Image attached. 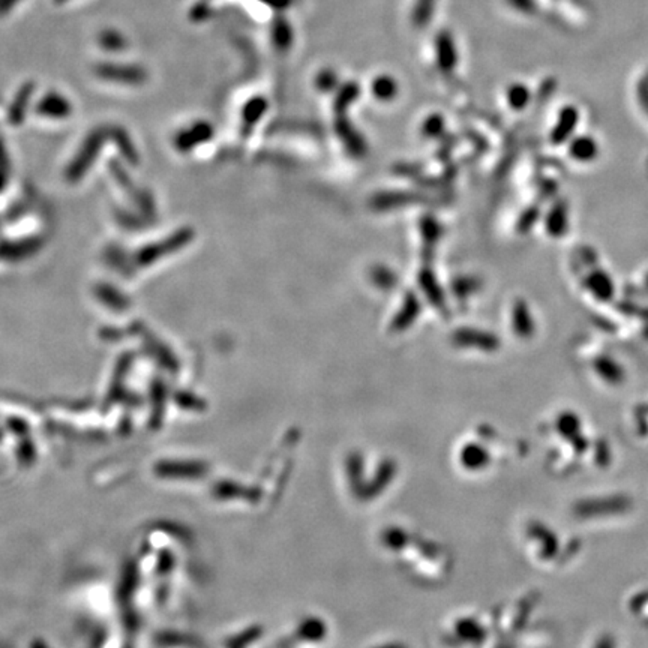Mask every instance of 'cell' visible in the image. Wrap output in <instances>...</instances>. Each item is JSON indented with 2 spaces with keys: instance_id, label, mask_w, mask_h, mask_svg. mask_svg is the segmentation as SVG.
I'll return each mask as SVG.
<instances>
[{
  "instance_id": "9c48e42d",
  "label": "cell",
  "mask_w": 648,
  "mask_h": 648,
  "mask_svg": "<svg viewBox=\"0 0 648 648\" xmlns=\"http://www.w3.org/2000/svg\"><path fill=\"white\" fill-rule=\"evenodd\" d=\"M20 0H0V15H5L11 8H14Z\"/></svg>"
},
{
  "instance_id": "52a82bcc",
  "label": "cell",
  "mask_w": 648,
  "mask_h": 648,
  "mask_svg": "<svg viewBox=\"0 0 648 648\" xmlns=\"http://www.w3.org/2000/svg\"><path fill=\"white\" fill-rule=\"evenodd\" d=\"M99 44L102 45L104 50H108V51H120V50L125 49L126 41H125V38L122 37V35H120L119 32H116V30H106L104 33H101Z\"/></svg>"
},
{
  "instance_id": "30bf717a",
  "label": "cell",
  "mask_w": 648,
  "mask_h": 648,
  "mask_svg": "<svg viewBox=\"0 0 648 648\" xmlns=\"http://www.w3.org/2000/svg\"><path fill=\"white\" fill-rule=\"evenodd\" d=\"M596 648H614V641H612L611 638H604L599 641Z\"/></svg>"
},
{
  "instance_id": "7a4b0ae2",
  "label": "cell",
  "mask_w": 648,
  "mask_h": 648,
  "mask_svg": "<svg viewBox=\"0 0 648 648\" xmlns=\"http://www.w3.org/2000/svg\"><path fill=\"white\" fill-rule=\"evenodd\" d=\"M585 287L588 293L592 294L599 302H608L616 293V285L612 278L604 269H596L587 275Z\"/></svg>"
},
{
  "instance_id": "5b68a950",
  "label": "cell",
  "mask_w": 648,
  "mask_h": 648,
  "mask_svg": "<svg viewBox=\"0 0 648 648\" xmlns=\"http://www.w3.org/2000/svg\"><path fill=\"white\" fill-rule=\"evenodd\" d=\"M594 369H596L597 375L602 380H605L606 383L618 385L624 380V373H623L621 366L611 357H606V356L597 357L594 362Z\"/></svg>"
},
{
  "instance_id": "8992f818",
  "label": "cell",
  "mask_w": 648,
  "mask_h": 648,
  "mask_svg": "<svg viewBox=\"0 0 648 648\" xmlns=\"http://www.w3.org/2000/svg\"><path fill=\"white\" fill-rule=\"evenodd\" d=\"M99 74L106 75L107 78H116V80H142L143 78V71L140 68L137 66H116V65H106L99 68Z\"/></svg>"
},
{
  "instance_id": "8fae6325",
  "label": "cell",
  "mask_w": 648,
  "mask_h": 648,
  "mask_svg": "<svg viewBox=\"0 0 648 648\" xmlns=\"http://www.w3.org/2000/svg\"><path fill=\"white\" fill-rule=\"evenodd\" d=\"M644 287H645V290L648 292V273H647L645 278H644Z\"/></svg>"
},
{
  "instance_id": "ba28073f",
  "label": "cell",
  "mask_w": 648,
  "mask_h": 648,
  "mask_svg": "<svg viewBox=\"0 0 648 648\" xmlns=\"http://www.w3.org/2000/svg\"><path fill=\"white\" fill-rule=\"evenodd\" d=\"M528 90L524 87V86H515L512 90H511V101H512V106L516 107V108H521V107H524L527 101H528Z\"/></svg>"
},
{
  "instance_id": "6da1fadb",
  "label": "cell",
  "mask_w": 648,
  "mask_h": 648,
  "mask_svg": "<svg viewBox=\"0 0 648 648\" xmlns=\"http://www.w3.org/2000/svg\"><path fill=\"white\" fill-rule=\"evenodd\" d=\"M630 506V501L626 497H608V499L588 500L584 504L578 506L580 515H606V513H620L624 512ZM587 516V518H588Z\"/></svg>"
},
{
  "instance_id": "7c38bea8",
  "label": "cell",
  "mask_w": 648,
  "mask_h": 648,
  "mask_svg": "<svg viewBox=\"0 0 648 648\" xmlns=\"http://www.w3.org/2000/svg\"><path fill=\"white\" fill-rule=\"evenodd\" d=\"M56 2H65V0H56Z\"/></svg>"
},
{
  "instance_id": "3957f363",
  "label": "cell",
  "mask_w": 648,
  "mask_h": 648,
  "mask_svg": "<svg viewBox=\"0 0 648 648\" xmlns=\"http://www.w3.org/2000/svg\"><path fill=\"white\" fill-rule=\"evenodd\" d=\"M571 156L578 162H593L599 156V144L593 137L581 135L572 140L569 147Z\"/></svg>"
},
{
  "instance_id": "277c9868",
  "label": "cell",
  "mask_w": 648,
  "mask_h": 648,
  "mask_svg": "<svg viewBox=\"0 0 648 648\" xmlns=\"http://www.w3.org/2000/svg\"><path fill=\"white\" fill-rule=\"evenodd\" d=\"M578 122H580V113L575 107H564L560 113V118L557 122V126H555L552 138L555 143H561L566 142L567 138L572 135V132L576 130Z\"/></svg>"
}]
</instances>
